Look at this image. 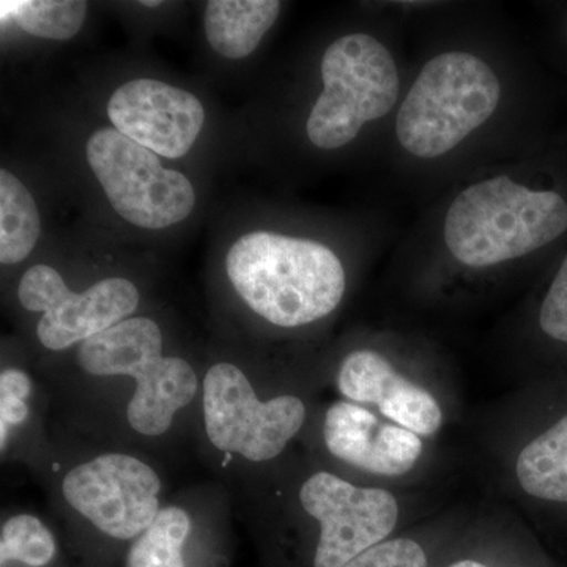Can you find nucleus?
Listing matches in <instances>:
<instances>
[{"mask_svg":"<svg viewBox=\"0 0 567 567\" xmlns=\"http://www.w3.org/2000/svg\"><path fill=\"white\" fill-rule=\"evenodd\" d=\"M322 82L306 123L309 141L322 151L349 145L364 125L390 114L399 99L398 63L369 33H349L327 48Z\"/></svg>","mask_w":567,"mask_h":567,"instance_id":"obj_5","label":"nucleus"},{"mask_svg":"<svg viewBox=\"0 0 567 567\" xmlns=\"http://www.w3.org/2000/svg\"><path fill=\"white\" fill-rule=\"evenodd\" d=\"M566 230L561 194L494 177L458 193L447 208L443 237L457 262L487 268L554 244Z\"/></svg>","mask_w":567,"mask_h":567,"instance_id":"obj_2","label":"nucleus"},{"mask_svg":"<svg viewBox=\"0 0 567 567\" xmlns=\"http://www.w3.org/2000/svg\"><path fill=\"white\" fill-rule=\"evenodd\" d=\"M141 3H142V6L151 7V9H153V7L162 6V2H159V0H158V2H156V0H155V2H141Z\"/></svg>","mask_w":567,"mask_h":567,"instance_id":"obj_25","label":"nucleus"},{"mask_svg":"<svg viewBox=\"0 0 567 567\" xmlns=\"http://www.w3.org/2000/svg\"><path fill=\"white\" fill-rule=\"evenodd\" d=\"M539 327L548 338L567 344V254L540 306Z\"/></svg>","mask_w":567,"mask_h":567,"instance_id":"obj_21","label":"nucleus"},{"mask_svg":"<svg viewBox=\"0 0 567 567\" xmlns=\"http://www.w3.org/2000/svg\"><path fill=\"white\" fill-rule=\"evenodd\" d=\"M298 498L320 528L315 567H344L386 540L399 520L398 499L391 492L354 486L330 472L309 476Z\"/></svg>","mask_w":567,"mask_h":567,"instance_id":"obj_10","label":"nucleus"},{"mask_svg":"<svg viewBox=\"0 0 567 567\" xmlns=\"http://www.w3.org/2000/svg\"><path fill=\"white\" fill-rule=\"evenodd\" d=\"M163 350L162 328L148 317H130L78 347V363L87 374L134 380L126 420L151 439L166 434L203 390L193 365Z\"/></svg>","mask_w":567,"mask_h":567,"instance_id":"obj_3","label":"nucleus"},{"mask_svg":"<svg viewBox=\"0 0 567 567\" xmlns=\"http://www.w3.org/2000/svg\"><path fill=\"white\" fill-rule=\"evenodd\" d=\"M29 416H31L29 401L10 398V395H0V442H2V450H6L7 443H9L11 429L24 424Z\"/></svg>","mask_w":567,"mask_h":567,"instance_id":"obj_22","label":"nucleus"},{"mask_svg":"<svg viewBox=\"0 0 567 567\" xmlns=\"http://www.w3.org/2000/svg\"><path fill=\"white\" fill-rule=\"evenodd\" d=\"M18 298L22 308L41 315L37 323L40 344L62 352L133 317L141 293L125 278L102 279L76 293L55 268L39 264L22 276Z\"/></svg>","mask_w":567,"mask_h":567,"instance_id":"obj_9","label":"nucleus"},{"mask_svg":"<svg viewBox=\"0 0 567 567\" xmlns=\"http://www.w3.org/2000/svg\"><path fill=\"white\" fill-rule=\"evenodd\" d=\"M33 393V383L28 372L21 369H3L0 374V395H10V398H20L29 401Z\"/></svg>","mask_w":567,"mask_h":567,"instance_id":"obj_23","label":"nucleus"},{"mask_svg":"<svg viewBox=\"0 0 567 567\" xmlns=\"http://www.w3.org/2000/svg\"><path fill=\"white\" fill-rule=\"evenodd\" d=\"M344 567H429L424 548L415 540L399 537L383 540L358 555Z\"/></svg>","mask_w":567,"mask_h":567,"instance_id":"obj_20","label":"nucleus"},{"mask_svg":"<svg viewBox=\"0 0 567 567\" xmlns=\"http://www.w3.org/2000/svg\"><path fill=\"white\" fill-rule=\"evenodd\" d=\"M58 554L51 529L32 514L7 518L0 528V565L18 561L29 567L50 565Z\"/></svg>","mask_w":567,"mask_h":567,"instance_id":"obj_19","label":"nucleus"},{"mask_svg":"<svg viewBox=\"0 0 567 567\" xmlns=\"http://www.w3.org/2000/svg\"><path fill=\"white\" fill-rule=\"evenodd\" d=\"M107 115L123 136L171 159L188 155L205 123L196 95L147 78L125 82L112 93Z\"/></svg>","mask_w":567,"mask_h":567,"instance_id":"obj_11","label":"nucleus"},{"mask_svg":"<svg viewBox=\"0 0 567 567\" xmlns=\"http://www.w3.org/2000/svg\"><path fill=\"white\" fill-rule=\"evenodd\" d=\"M193 520L181 506H164L155 522L130 548L126 567H186L183 548Z\"/></svg>","mask_w":567,"mask_h":567,"instance_id":"obj_17","label":"nucleus"},{"mask_svg":"<svg viewBox=\"0 0 567 567\" xmlns=\"http://www.w3.org/2000/svg\"><path fill=\"white\" fill-rule=\"evenodd\" d=\"M0 6L3 22L14 21L33 37L59 41L73 39L87 13V2L81 0H3Z\"/></svg>","mask_w":567,"mask_h":567,"instance_id":"obj_18","label":"nucleus"},{"mask_svg":"<svg viewBox=\"0 0 567 567\" xmlns=\"http://www.w3.org/2000/svg\"><path fill=\"white\" fill-rule=\"evenodd\" d=\"M322 434L331 456L372 475H405L423 456L420 435L402 425L382 423L371 410L350 401L328 406Z\"/></svg>","mask_w":567,"mask_h":567,"instance_id":"obj_12","label":"nucleus"},{"mask_svg":"<svg viewBox=\"0 0 567 567\" xmlns=\"http://www.w3.org/2000/svg\"><path fill=\"white\" fill-rule=\"evenodd\" d=\"M162 480L132 454L104 453L69 470L62 494L103 535L134 540L162 513Z\"/></svg>","mask_w":567,"mask_h":567,"instance_id":"obj_8","label":"nucleus"},{"mask_svg":"<svg viewBox=\"0 0 567 567\" xmlns=\"http://www.w3.org/2000/svg\"><path fill=\"white\" fill-rule=\"evenodd\" d=\"M502 84L487 62L443 52L420 71L395 118V136L416 158H440L486 125L498 110Z\"/></svg>","mask_w":567,"mask_h":567,"instance_id":"obj_4","label":"nucleus"},{"mask_svg":"<svg viewBox=\"0 0 567 567\" xmlns=\"http://www.w3.org/2000/svg\"><path fill=\"white\" fill-rule=\"evenodd\" d=\"M336 386L346 401L375 405L388 420L416 435L432 436L442 427V406L434 395L399 374L375 350L347 354L339 365Z\"/></svg>","mask_w":567,"mask_h":567,"instance_id":"obj_13","label":"nucleus"},{"mask_svg":"<svg viewBox=\"0 0 567 567\" xmlns=\"http://www.w3.org/2000/svg\"><path fill=\"white\" fill-rule=\"evenodd\" d=\"M40 235V212L31 192L10 171H0V262L28 259Z\"/></svg>","mask_w":567,"mask_h":567,"instance_id":"obj_16","label":"nucleus"},{"mask_svg":"<svg viewBox=\"0 0 567 567\" xmlns=\"http://www.w3.org/2000/svg\"><path fill=\"white\" fill-rule=\"evenodd\" d=\"M450 567H488L483 565V563L472 561V559H464V561L454 563L453 566Z\"/></svg>","mask_w":567,"mask_h":567,"instance_id":"obj_24","label":"nucleus"},{"mask_svg":"<svg viewBox=\"0 0 567 567\" xmlns=\"http://www.w3.org/2000/svg\"><path fill=\"white\" fill-rule=\"evenodd\" d=\"M281 9L276 0H210L205 7V37L223 58H248L274 28Z\"/></svg>","mask_w":567,"mask_h":567,"instance_id":"obj_14","label":"nucleus"},{"mask_svg":"<svg viewBox=\"0 0 567 567\" xmlns=\"http://www.w3.org/2000/svg\"><path fill=\"white\" fill-rule=\"evenodd\" d=\"M205 435L219 453L252 464L281 456L303 429L305 402L292 394L262 401L237 364L219 361L203 380Z\"/></svg>","mask_w":567,"mask_h":567,"instance_id":"obj_6","label":"nucleus"},{"mask_svg":"<svg viewBox=\"0 0 567 567\" xmlns=\"http://www.w3.org/2000/svg\"><path fill=\"white\" fill-rule=\"evenodd\" d=\"M85 156L107 200L125 221L159 230L185 221L196 205L193 183L166 169L158 155L123 136L114 126L96 130Z\"/></svg>","mask_w":567,"mask_h":567,"instance_id":"obj_7","label":"nucleus"},{"mask_svg":"<svg viewBox=\"0 0 567 567\" xmlns=\"http://www.w3.org/2000/svg\"><path fill=\"white\" fill-rule=\"evenodd\" d=\"M226 274L254 315L279 328L324 319L347 289L344 265L328 246L275 233L238 238L227 251Z\"/></svg>","mask_w":567,"mask_h":567,"instance_id":"obj_1","label":"nucleus"},{"mask_svg":"<svg viewBox=\"0 0 567 567\" xmlns=\"http://www.w3.org/2000/svg\"><path fill=\"white\" fill-rule=\"evenodd\" d=\"M516 475L528 495L567 503V415L522 450Z\"/></svg>","mask_w":567,"mask_h":567,"instance_id":"obj_15","label":"nucleus"}]
</instances>
